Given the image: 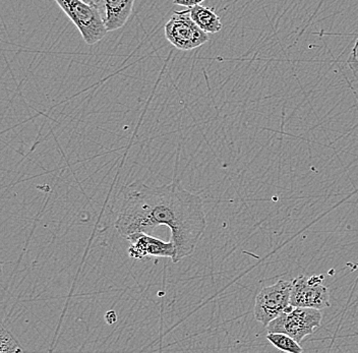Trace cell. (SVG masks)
Returning a JSON list of instances; mask_svg holds the SVG:
<instances>
[{
    "instance_id": "7c38bea8",
    "label": "cell",
    "mask_w": 358,
    "mask_h": 353,
    "mask_svg": "<svg viewBox=\"0 0 358 353\" xmlns=\"http://www.w3.org/2000/svg\"><path fill=\"white\" fill-rule=\"evenodd\" d=\"M206 0H173V3L176 6H185V8H194V6H201Z\"/></svg>"
},
{
    "instance_id": "30bf717a",
    "label": "cell",
    "mask_w": 358,
    "mask_h": 353,
    "mask_svg": "<svg viewBox=\"0 0 358 353\" xmlns=\"http://www.w3.org/2000/svg\"><path fill=\"white\" fill-rule=\"evenodd\" d=\"M268 341L278 348L279 350L289 353H301L303 350L299 345V342L290 337L285 333L268 332L267 335Z\"/></svg>"
},
{
    "instance_id": "7a4b0ae2",
    "label": "cell",
    "mask_w": 358,
    "mask_h": 353,
    "mask_svg": "<svg viewBox=\"0 0 358 353\" xmlns=\"http://www.w3.org/2000/svg\"><path fill=\"white\" fill-rule=\"evenodd\" d=\"M55 2L75 24L88 45L98 43L108 33L100 8L83 0H55Z\"/></svg>"
},
{
    "instance_id": "8fae6325",
    "label": "cell",
    "mask_w": 358,
    "mask_h": 353,
    "mask_svg": "<svg viewBox=\"0 0 358 353\" xmlns=\"http://www.w3.org/2000/svg\"><path fill=\"white\" fill-rule=\"evenodd\" d=\"M24 352L19 341L15 337L4 327L1 326L0 330V353H17Z\"/></svg>"
},
{
    "instance_id": "2e32d148",
    "label": "cell",
    "mask_w": 358,
    "mask_h": 353,
    "mask_svg": "<svg viewBox=\"0 0 358 353\" xmlns=\"http://www.w3.org/2000/svg\"><path fill=\"white\" fill-rule=\"evenodd\" d=\"M350 57L358 60V38L355 41V46H353L352 51H351Z\"/></svg>"
},
{
    "instance_id": "5bb4252c",
    "label": "cell",
    "mask_w": 358,
    "mask_h": 353,
    "mask_svg": "<svg viewBox=\"0 0 358 353\" xmlns=\"http://www.w3.org/2000/svg\"><path fill=\"white\" fill-rule=\"evenodd\" d=\"M105 321H106V323L109 324V325H112V324L117 322V315H116V312H113V310H109V312L105 314Z\"/></svg>"
},
{
    "instance_id": "6da1fadb",
    "label": "cell",
    "mask_w": 358,
    "mask_h": 353,
    "mask_svg": "<svg viewBox=\"0 0 358 353\" xmlns=\"http://www.w3.org/2000/svg\"><path fill=\"white\" fill-rule=\"evenodd\" d=\"M169 227L174 264L190 256L207 227L203 201L179 180L161 187L133 182L122 187L114 227L127 240L133 234Z\"/></svg>"
},
{
    "instance_id": "8992f818",
    "label": "cell",
    "mask_w": 358,
    "mask_h": 353,
    "mask_svg": "<svg viewBox=\"0 0 358 353\" xmlns=\"http://www.w3.org/2000/svg\"><path fill=\"white\" fill-rule=\"evenodd\" d=\"M323 275L297 277L292 281L290 305L320 310L330 307V292L323 285Z\"/></svg>"
},
{
    "instance_id": "ba28073f",
    "label": "cell",
    "mask_w": 358,
    "mask_h": 353,
    "mask_svg": "<svg viewBox=\"0 0 358 353\" xmlns=\"http://www.w3.org/2000/svg\"><path fill=\"white\" fill-rule=\"evenodd\" d=\"M136 0H103V17L108 32L122 28L133 13Z\"/></svg>"
},
{
    "instance_id": "5b68a950",
    "label": "cell",
    "mask_w": 358,
    "mask_h": 353,
    "mask_svg": "<svg viewBox=\"0 0 358 353\" xmlns=\"http://www.w3.org/2000/svg\"><path fill=\"white\" fill-rule=\"evenodd\" d=\"M292 281L280 280L264 288L257 294L255 305V318L268 326L290 305Z\"/></svg>"
},
{
    "instance_id": "9c48e42d",
    "label": "cell",
    "mask_w": 358,
    "mask_h": 353,
    "mask_svg": "<svg viewBox=\"0 0 358 353\" xmlns=\"http://www.w3.org/2000/svg\"><path fill=\"white\" fill-rule=\"evenodd\" d=\"M190 17L198 24L201 30L208 34H216L222 30L223 24L220 17L215 13L214 8L207 6H196L187 8Z\"/></svg>"
},
{
    "instance_id": "52a82bcc",
    "label": "cell",
    "mask_w": 358,
    "mask_h": 353,
    "mask_svg": "<svg viewBox=\"0 0 358 353\" xmlns=\"http://www.w3.org/2000/svg\"><path fill=\"white\" fill-rule=\"evenodd\" d=\"M127 240L131 243L127 252L129 257L134 260H144L145 258H152V257L172 259L176 252L173 241L165 243L145 232L133 234Z\"/></svg>"
},
{
    "instance_id": "277c9868",
    "label": "cell",
    "mask_w": 358,
    "mask_h": 353,
    "mask_svg": "<svg viewBox=\"0 0 358 353\" xmlns=\"http://www.w3.org/2000/svg\"><path fill=\"white\" fill-rule=\"evenodd\" d=\"M165 38L181 51L199 48L209 41V36L190 17L189 10L176 12L165 24Z\"/></svg>"
},
{
    "instance_id": "3957f363",
    "label": "cell",
    "mask_w": 358,
    "mask_h": 353,
    "mask_svg": "<svg viewBox=\"0 0 358 353\" xmlns=\"http://www.w3.org/2000/svg\"><path fill=\"white\" fill-rule=\"evenodd\" d=\"M322 312L317 308L289 305L267 326L268 332L285 333L301 343L321 326Z\"/></svg>"
},
{
    "instance_id": "4fadbf2b",
    "label": "cell",
    "mask_w": 358,
    "mask_h": 353,
    "mask_svg": "<svg viewBox=\"0 0 358 353\" xmlns=\"http://www.w3.org/2000/svg\"><path fill=\"white\" fill-rule=\"evenodd\" d=\"M347 64H348L350 71H352L353 77H355V80H358V60L349 57L348 60H347Z\"/></svg>"
},
{
    "instance_id": "9a60e30c",
    "label": "cell",
    "mask_w": 358,
    "mask_h": 353,
    "mask_svg": "<svg viewBox=\"0 0 358 353\" xmlns=\"http://www.w3.org/2000/svg\"><path fill=\"white\" fill-rule=\"evenodd\" d=\"M83 1L87 2V3L98 8H101V6L103 4V0H83Z\"/></svg>"
}]
</instances>
